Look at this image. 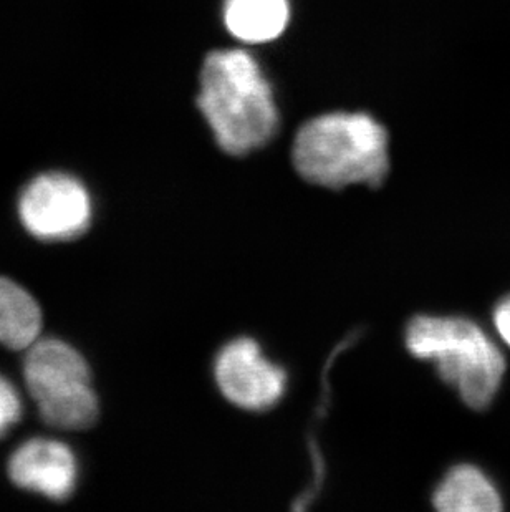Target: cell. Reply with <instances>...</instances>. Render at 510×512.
I'll list each match as a JSON object with an SVG mask.
<instances>
[{
    "label": "cell",
    "instance_id": "obj_1",
    "mask_svg": "<svg viewBox=\"0 0 510 512\" xmlns=\"http://www.w3.org/2000/svg\"><path fill=\"white\" fill-rule=\"evenodd\" d=\"M199 112L226 155L262 150L279 133L274 88L247 50H214L199 77Z\"/></svg>",
    "mask_w": 510,
    "mask_h": 512
},
{
    "label": "cell",
    "instance_id": "obj_2",
    "mask_svg": "<svg viewBox=\"0 0 510 512\" xmlns=\"http://www.w3.org/2000/svg\"><path fill=\"white\" fill-rule=\"evenodd\" d=\"M292 161L305 181L320 188H380L390 173V136L368 113H325L300 126Z\"/></svg>",
    "mask_w": 510,
    "mask_h": 512
},
{
    "label": "cell",
    "instance_id": "obj_3",
    "mask_svg": "<svg viewBox=\"0 0 510 512\" xmlns=\"http://www.w3.org/2000/svg\"><path fill=\"white\" fill-rule=\"evenodd\" d=\"M405 347L431 362L438 377L472 410H486L506 375L501 348L476 322L456 315H414L405 329Z\"/></svg>",
    "mask_w": 510,
    "mask_h": 512
},
{
    "label": "cell",
    "instance_id": "obj_4",
    "mask_svg": "<svg viewBox=\"0 0 510 512\" xmlns=\"http://www.w3.org/2000/svg\"><path fill=\"white\" fill-rule=\"evenodd\" d=\"M27 390L44 423L58 430H87L98 420V398L85 358L57 339L37 340L24 360Z\"/></svg>",
    "mask_w": 510,
    "mask_h": 512
},
{
    "label": "cell",
    "instance_id": "obj_5",
    "mask_svg": "<svg viewBox=\"0 0 510 512\" xmlns=\"http://www.w3.org/2000/svg\"><path fill=\"white\" fill-rule=\"evenodd\" d=\"M24 228L40 241H72L92 224V198L82 181L67 173L40 174L19 199Z\"/></svg>",
    "mask_w": 510,
    "mask_h": 512
},
{
    "label": "cell",
    "instance_id": "obj_6",
    "mask_svg": "<svg viewBox=\"0 0 510 512\" xmlns=\"http://www.w3.org/2000/svg\"><path fill=\"white\" fill-rule=\"evenodd\" d=\"M212 373L222 397L252 413L279 405L289 387L287 370L270 360L251 337L227 342L214 358Z\"/></svg>",
    "mask_w": 510,
    "mask_h": 512
},
{
    "label": "cell",
    "instance_id": "obj_7",
    "mask_svg": "<svg viewBox=\"0 0 510 512\" xmlns=\"http://www.w3.org/2000/svg\"><path fill=\"white\" fill-rule=\"evenodd\" d=\"M7 471L17 488L57 503L67 501L77 488V458L60 441L45 438L25 441L10 456Z\"/></svg>",
    "mask_w": 510,
    "mask_h": 512
},
{
    "label": "cell",
    "instance_id": "obj_8",
    "mask_svg": "<svg viewBox=\"0 0 510 512\" xmlns=\"http://www.w3.org/2000/svg\"><path fill=\"white\" fill-rule=\"evenodd\" d=\"M433 506L441 512H499L502 498L482 469L458 464L434 489Z\"/></svg>",
    "mask_w": 510,
    "mask_h": 512
},
{
    "label": "cell",
    "instance_id": "obj_9",
    "mask_svg": "<svg viewBox=\"0 0 510 512\" xmlns=\"http://www.w3.org/2000/svg\"><path fill=\"white\" fill-rule=\"evenodd\" d=\"M224 24L237 40L265 44L279 39L290 20L289 0H224Z\"/></svg>",
    "mask_w": 510,
    "mask_h": 512
},
{
    "label": "cell",
    "instance_id": "obj_10",
    "mask_svg": "<svg viewBox=\"0 0 510 512\" xmlns=\"http://www.w3.org/2000/svg\"><path fill=\"white\" fill-rule=\"evenodd\" d=\"M42 310L19 284L0 277V343L10 350H29L39 340Z\"/></svg>",
    "mask_w": 510,
    "mask_h": 512
},
{
    "label": "cell",
    "instance_id": "obj_11",
    "mask_svg": "<svg viewBox=\"0 0 510 512\" xmlns=\"http://www.w3.org/2000/svg\"><path fill=\"white\" fill-rule=\"evenodd\" d=\"M22 418V400L10 383L0 375V438H4Z\"/></svg>",
    "mask_w": 510,
    "mask_h": 512
},
{
    "label": "cell",
    "instance_id": "obj_12",
    "mask_svg": "<svg viewBox=\"0 0 510 512\" xmlns=\"http://www.w3.org/2000/svg\"><path fill=\"white\" fill-rule=\"evenodd\" d=\"M492 320H494L497 334L504 340L507 347H510V294L499 300L492 314Z\"/></svg>",
    "mask_w": 510,
    "mask_h": 512
}]
</instances>
